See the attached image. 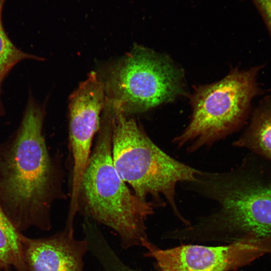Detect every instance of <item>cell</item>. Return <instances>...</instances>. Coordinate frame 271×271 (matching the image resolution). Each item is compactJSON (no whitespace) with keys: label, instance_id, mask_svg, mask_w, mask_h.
Wrapping results in <instances>:
<instances>
[{"label":"cell","instance_id":"obj_14","mask_svg":"<svg viewBox=\"0 0 271 271\" xmlns=\"http://www.w3.org/2000/svg\"><path fill=\"white\" fill-rule=\"evenodd\" d=\"M271 34V0H252Z\"/></svg>","mask_w":271,"mask_h":271},{"label":"cell","instance_id":"obj_13","mask_svg":"<svg viewBox=\"0 0 271 271\" xmlns=\"http://www.w3.org/2000/svg\"><path fill=\"white\" fill-rule=\"evenodd\" d=\"M98 261L105 271H139L125 264L111 248L103 251L99 257Z\"/></svg>","mask_w":271,"mask_h":271},{"label":"cell","instance_id":"obj_11","mask_svg":"<svg viewBox=\"0 0 271 271\" xmlns=\"http://www.w3.org/2000/svg\"><path fill=\"white\" fill-rule=\"evenodd\" d=\"M21 234L0 207V269L13 266L26 271Z\"/></svg>","mask_w":271,"mask_h":271},{"label":"cell","instance_id":"obj_10","mask_svg":"<svg viewBox=\"0 0 271 271\" xmlns=\"http://www.w3.org/2000/svg\"><path fill=\"white\" fill-rule=\"evenodd\" d=\"M234 145L251 149L271 161V99L260 104L248 128Z\"/></svg>","mask_w":271,"mask_h":271},{"label":"cell","instance_id":"obj_6","mask_svg":"<svg viewBox=\"0 0 271 271\" xmlns=\"http://www.w3.org/2000/svg\"><path fill=\"white\" fill-rule=\"evenodd\" d=\"M106 100L127 113L146 111L184 92L182 71L168 57L136 46L109 70Z\"/></svg>","mask_w":271,"mask_h":271},{"label":"cell","instance_id":"obj_9","mask_svg":"<svg viewBox=\"0 0 271 271\" xmlns=\"http://www.w3.org/2000/svg\"><path fill=\"white\" fill-rule=\"evenodd\" d=\"M74 231L65 227L52 236L38 239L21 234L26 271H84L89 243L85 238L76 239Z\"/></svg>","mask_w":271,"mask_h":271},{"label":"cell","instance_id":"obj_3","mask_svg":"<svg viewBox=\"0 0 271 271\" xmlns=\"http://www.w3.org/2000/svg\"><path fill=\"white\" fill-rule=\"evenodd\" d=\"M189 184L218 207L191 230L217 235L232 242L271 239V183L239 169L202 171L197 181Z\"/></svg>","mask_w":271,"mask_h":271},{"label":"cell","instance_id":"obj_12","mask_svg":"<svg viewBox=\"0 0 271 271\" xmlns=\"http://www.w3.org/2000/svg\"><path fill=\"white\" fill-rule=\"evenodd\" d=\"M6 0H0V81L12 68L20 61L26 59H37L16 47L7 36L3 27L2 14Z\"/></svg>","mask_w":271,"mask_h":271},{"label":"cell","instance_id":"obj_1","mask_svg":"<svg viewBox=\"0 0 271 271\" xmlns=\"http://www.w3.org/2000/svg\"><path fill=\"white\" fill-rule=\"evenodd\" d=\"M43 122V111L31 99L16 134L0 144V207L20 232L51 228L56 174Z\"/></svg>","mask_w":271,"mask_h":271},{"label":"cell","instance_id":"obj_15","mask_svg":"<svg viewBox=\"0 0 271 271\" xmlns=\"http://www.w3.org/2000/svg\"><path fill=\"white\" fill-rule=\"evenodd\" d=\"M1 81H0V87H1ZM2 106L1 105V102H0V114H1V112H2Z\"/></svg>","mask_w":271,"mask_h":271},{"label":"cell","instance_id":"obj_8","mask_svg":"<svg viewBox=\"0 0 271 271\" xmlns=\"http://www.w3.org/2000/svg\"><path fill=\"white\" fill-rule=\"evenodd\" d=\"M106 95L103 81L95 72L80 83L69 104V137L73 159L70 207H78L81 181L91 154L93 139L99 130Z\"/></svg>","mask_w":271,"mask_h":271},{"label":"cell","instance_id":"obj_7","mask_svg":"<svg viewBox=\"0 0 271 271\" xmlns=\"http://www.w3.org/2000/svg\"><path fill=\"white\" fill-rule=\"evenodd\" d=\"M142 246L160 271H231L271 255V239H242L227 245H183L162 249L149 239Z\"/></svg>","mask_w":271,"mask_h":271},{"label":"cell","instance_id":"obj_2","mask_svg":"<svg viewBox=\"0 0 271 271\" xmlns=\"http://www.w3.org/2000/svg\"><path fill=\"white\" fill-rule=\"evenodd\" d=\"M113 120V112L104 109L82 177L79 202L86 216L114 231L126 249L148 239L146 221L157 206L132 193L116 170L111 155Z\"/></svg>","mask_w":271,"mask_h":271},{"label":"cell","instance_id":"obj_5","mask_svg":"<svg viewBox=\"0 0 271 271\" xmlns=\"http://www.w3.org/2000/svg\"><path fill=\"white\" fill-rule=\"evenodd\" d=\"M259 68L235 69L217 82L197 87L191 98V119L173 144L193 153L212 146L235 130L244 121L258 93Z\"/></svg>","mask_w":271,"mask_h":271},{"label":"cell","instance_id":"obj_4","mask_svg":"<svg viewBox=\"0 0 271 271\" xmlns=\"http://www.w3.org/2000/svg\"><path fill=\"white\" fill-rule=\"evenodd\" d=\"M113 111L111 155L119 175L138 197L145 200L151 198L157 207L165 206L166 201L185 223L177 205L176 187L180 183L197 181L202 171L166 154L135 120Z\"/></svg>","mask_w":271,"mask_h":271}]
</instances>
